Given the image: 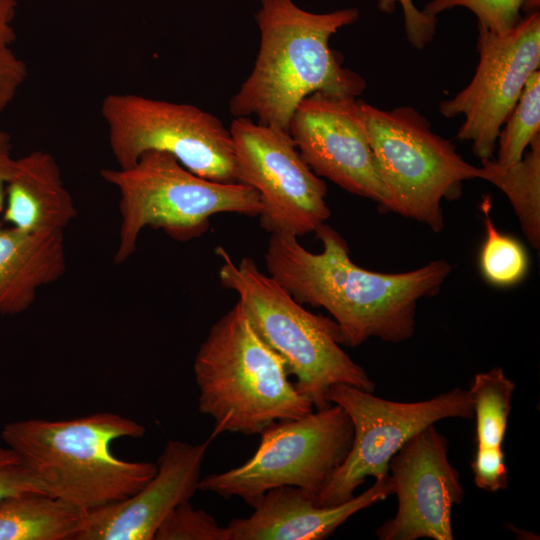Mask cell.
<instances>
[{"mask_svg": "<svg viewBox=\"0 0 540 540\" xmlns=\"http://www.w3.org/2000/svg\"><path fill=\"white\" fill-rule=\"evenodd\" d=\"M323 251L312 253L297 237L272 233L265 264L300 304L326 309L338 324L343 345L356 347L375 337L399 343L415 331L417 303L435 295L452 271L434 260L401 273H381L357 266L344 238L326 223L316 231Z\"/></svg>", "mask_w": 540, "mask_h": 540, "instance_id": "obj_1", "label": "cell"}, {"mask_svg": "<svg viewBox=\"0 0 540 540\" xmlns=\"http://www.w3.org/2000/svg\"><path fill=\"white\" fill-rule=\"evenodd\" d=\"M255 17L259 50L251 73L229 101L235 118L255 116L260 124L288 131L292 114L307 96L358 97L366 88L329 45L332 35L358 20V9L314 13L293 0H260Z\"/></svg>", "mask_w": 540, "mask_h": 540, "instance_id": "obj_2", "label": "cell"}, {"mask_svg": "<svg viewBox=\"0 0 540 540\" xmlns=\"http://www.w3.org/2000/svg\"><path fill=\"white\" fill-rule=\"evenodd\" d=\"M144 434L140 423L100 412L67 420L13 421L3 427L1 438L47 494L90 510L133 495L155 475L157 464L122 460L111 451L115 440Z\"/></svg>", "mask_w": 540, "mask_h": 540, "instance_id": "obj_3", "label": "cell"}, {"mask_svg": "<svg viewBox=\"0 0 540 540\" xmlns=\"http://www.w3.org/2000/svg\"><path fill=\"white\" fill-rule=\"evenodd\" d=\"M193 368L198 408L214 420L213 438L225 432L261 434L276 422L314 411L239 301L211 327Z\"/></svg>", "mask_w": 540, "mask_h": 540, "instance_id": "obj_4", "label": "cell"}, {"mask_svg": "<svg viewBox=\"0 0 540 540\" xmlns=\"http://www.w3.org/2000/svg\"><path fill=\"white\" fill-rule=\"evenodd\" d=\"M215 252L222 262V286L238 295L255 331L282 357L289 375L296 377V389L316 410L331 405L327 394L335 384L375 390L365 370L341 348L342 333L333 319L303 308L252 259L244 257L236 264L224 248Z\"/></svg>", "mask_w": 540, "mask_h": 540, "instance_id": "obj_5", "label": "cell"}, {"mask_svg": "<svg viewBox=\"0 0 540 540\" xmlns=\"http://www.w3.org/2000/svg\"><path fill=\"white\" fill-rule=\"evenodd\" d=\"M100 174L119 193L116 264L134 254L145 227L162 229L171 238L186 241L205 233L213 215L259 216L262 209L252 187L202 178L165 152L147 151L131 166L103 169Z\"/></svg>", "mask_w": 540, "mask_h": 540, "instance_id": "obj_6", "label": "cell"}, {"mask_svg": "<svg viewBox=\"0 0 540 540\" xmlns=\"http://www.w3.org/2000/svg\"><path fill=\"white\" fill-rule=\"evenodd\" d=\"M362 113L379 178L387 194L385 210L443 229L442 200L455 198L462 182L482 179V168L465 161L454 145L432 130L411 106L380 109L362 101Z\"/></svg>", "mask_w": 540, "mask_h": 540, "instance_id": "obj_7", "label": "cell"}, {"mask_svg": "<svg viewBox=\"0 0 540 540\" xmlns=\"http://www.w3.org/2000/svg\"><path fill=\"white\" fill-rule=\"evenodd\" d=\"M353 425L337 404L266 428L254 454L240 466L200 479L198 490L241 498L253 506L267 491L283 486L315 498L347 457Z\"/></svg>", "mask_w": 540, "mask_h": 540, "instance_id": "obj_8", "label": "cell"}, {"mask_svg": "<svg viewBox=\"0 0 540 540\" xmlns=\"http://www.w3.org/2000/svg\"><path fill=\"white\" fill-rule=\"evenodd\" d=\"M101 114L118 167L131 166L147 151H160L202 178L237 182L232 136L215 115L134 93L108 94Z\"/></svg>", "mask_w": 540, "mask_h": 540, "instance_id": "obj_9", "label": "cell"}, {"mask_svg": "<svg viewBox=\"0 0 540 540\" xmlns=\"http://www.w3.org/2000/svg\"><path fill=\"white\" fill-rule=\"evenodd\" d=\"M329 403L348 414L353 441L343 463L323 490L313 498L320 507L341 505L354 497L367 477L387 475L391 457L414 434L446 418L470 419L473 408L468 390L454 388L431 399L397 402L348 384H335Z\"/></svg>", "mask_w": 540, "mask_h": 540, "instance_id": "obj_10", "label": "cell"}, {"mask_svg": "<svg viewBox=\"0 0 540 540\" xmlns=\"http://www.w3.org/2000/svg\"><path fill=\"white\" fill-rule=\"evenodd\" d=\"M229 130L236 181L259 194L266 231L298 237L326 222V184L303 160L288 131L251 118H235Z\"/></svg>", "mask_w": 540, "mask_h": 540, "instance_id": "obj_11", "label": "cell"}, {"mask_svg": "<svg viewBox=\"0 0 540 540\" xmlns=\"http://www.w3.org/2000/svg\"><path fill=\"white\" fill-rule=\"evenodd\" d=\"M479 62L470 83L439 105L447 117L463 115L457 138L480 160L493 158L499 132L530 75L540 66V12L525 15L509 32L478 25Z\"/></svg>", "mask_w": 540, "mask_h": 540, "instance_id": "obj_12", "label": "cell"}, {"mask_svg": "<svg viewBox=\"0 0 540 540\" xmlns=\"http://www.w3.org/2000/svg\"><path fill=\"white\" fill-rule=\"evenodd\" d=\"M353 96L322 92L304 98L288 125L301 157L319 177L386 208L361 108Z\"/></svg>", "mask_w": 540, "mask_h": 540, "instance_id": "obj_13", "label": "cell"}, {"mask_svg": "<svg viewBox=\"0 0 540 540\" xmlns=\"http://www.w3.org/2000/svg\"><path fill=\"white\" fill-rule=\"evenodd\" d=\"M448 439L431 424L410 437L389 461L398 508L376 529L380 540H452V507L461 504L460 474L448 459Z\"/></svg>", "mask_w": 540, "mask_h": 540, "instance_id": "obj_14", "label": "cell"}, {"mask_svg": "<svg viewBox=\"0 0 540 540\" xmlns=\"http://www.w3.org/2000/svg\"><path fill=\"white\" fill-rule=\"evenodd\" d=\"M213 439L196 445L168 440L155 475L133 495L87 510L74 540H154L165 517L198 490Z\"/></svg>", "mask_w": 540, "mask_h": 540, "instance_id": "obj_15", "label": "cell"}, {"mask_svg": "<svg viewBox=\"0 0 540 540\" xmlns=\"http://www.w3.org/2000/svg\"><path fill=\"white\" fill-rule=\"evenodd\" d=\"M394 490L395 483L388 473L349 501L320 507L298 487L274 488L252 506L250 516L229 522L230 540H322L352 515L385 500Z\"/></svg>", "mask_w": 540, "mask_h": 540, "instance_id": "obj_16", "label": "cell"}, {"mask_svg": "<svg viewBox=\"0 0 540 540\" xmlns=\"http://www.w3.org/2000/svg\"><path fill=\"white\" fill-rule=\"evenodd\" d=\"M76 216L72 196L52 154L37 150L16 158L6 187L4 225L29 233L63 232Z\"/></svg>", "mask_w": 540, "mask_h": 540, "instance_id": "obj_17", "label": "cell"}, {"mask_svg": "<svg viewBox=\"0 0 540 540\" xmlns=\"http://www.w3.org/2000/svg\"><path fill=\"white\" fill-rule=\"evenodd\" d=\"M63 232L29 233L0 224V314L26 311L65 272Z\"/></svg>", "mask_w": 540, "mask_h": 540, "instance_id": "obj_18", "label": "cell"}, {"mask_svg": "<svg viewBox=\"0 0 540 540\" xmlns=\"http://www.w3.org/2000/svg\"><path fill=\"white\" fill-rule=\"evenodd\" d=\"M87 510L46 493L0 503V540H74Z\"/></svg>", "mask_w": 540, "mask_h": 540, "instance_id": "obj_19", "label": "cell"}, {"mask_svg": "<svg viewBox=\"0 0 540 540\" xmlns=\"http://www.w3.org/2000/svg\"><path fill=\"white\" fill-rule=\"evenodd\" d=\"M520 161L502 166L495 159L481 160L482 179L500 189L510 201L521 229L534 249L540 246V135Z\"/></svg>", "mask_w": 540, "mask_h": 540, "instance_id": "obj_20", "label": "cell"}, {"mask_svg": "<svg viewBox=\"0 0 540 540\" xmlns=\"http://www.w3.org/2000/svg\"><path fill=\"white\" fill-rule=\"evenodd\" d=\"M515 383L500 367L477 373L468 389L476 418V445L502 446Z\"/></svg>", "mask_w": 540, "mask_h": 540, "instance_id": "obj_21", "label": "cell"}, {"mask_svg": "<svg viewBox=\"0 0 540 540\" xmlns=\"http://www.w3.org/2000/svg\"><path fill=\"white\" fill-rule=\"evenodd\" d=\"M485 239L479 267L484 279L497 287H510L520 283L528 273L527 251L516 238L501 233L491 218L489 199L482 203Z\"/></svg>", "mask_w": 540, "mask_h": 540, "instance_id": "obj_22", "label": "cell"}, {"mask_svg": "<svg viewBox=\"0 0 540 540\" xmlns=\"http://www.w3.org/2000/svg\"><path fill=\"white\" fill-rule=\"evenodd\" d=\"M540 135V70L534 71L497 139V163L510 166L521 160L532 140Z\"/></svg>", "mask_w": 540, "mask_h": 540, "instance_id": "obj_23", "label": "cell"}, {"mask_svg": "<svg viewBox=\"0 0 540 540\" xmlns=\"http://www.w3.org/2000/svg\"><path fill=\"white\" fill-rule=\"evenodd\" d=\"M154 540H230L229 530L190 501L175 507L158 527Z\"/></svg>", "mask_w": 540, "mask_h": 540, "instance_id": "obj_24", "label": "cell"}, {"mask_svg": "<svg viewBox=\"0 0 540 540\" xmlns=\"http://www.w3.org/2000/svg\"><path fill=\"white\" fill-rule=\"evenodd\" d=\"M522 0H431L422 10L436 17L454 7H464L474 13L478 25L496 34L512 30L522 19Z\"/></svg>", "mask_w": 540, "mask_h": 540, "instance_id": "obj_25", "label": "cell"}, {"mask_svg": "<svg viewBox=\"0 0 540 540\" xmlns=\"http://www.w3.org/2000/svg\"><path fill=\"white\" fill-rule=\"evenodd\" d=\"M46 490L22 457L11 447L0 445V503L12 496Z\"/></svg>", "mask_w": 540, "mask_h": 540, "instance_id": "obj_26", "label": "cell"}, {"mask_svg": "<svg viewBox=\"0 0 540 540\" xmlns=\"http://www.w3.org/2000/svg\"><path fill=\"white\" fill-rule=\"evenodd\" d=\"M476 486L488 492H497L508 486V471L502 446L477 445L471 462Z\"/></svg>", "mask_w": 540, "mask_h": 540, "instance_id": "obj_27", "label": "cell"}, {"mask_svg": "<svg viewBox=\"0 0 540 540\" xmlns=\"http://www.w3.org/2000/svg\"><path fill=\"white\" fill-rule=\"evenodd\" d=\"M376 5L385 14H393L398 6L401 7L406 37L413 47L423 49L432 42L436 31V17L416 8L413 0H376Z\"/></svg>", "mask_w": 540, "mask_h": 540, "instance_id": "obj_28", "label": "cell"}, {"mask_svg": "<svg viewBox=\"0 0 540 540\" xmlns=\"http://www.w3.org/2000/svg\"><path fill=\"white\" fill-rule=\"evenodd\" d=\"M27 78V66L11 49L0 44V114L12 102Z\"/></svg>", "mask_w": 540, "mask_h": 540, "instance_id": "obj_29", "label": "cell"}, {"mask_svg": "<svg viewBox=\"0 0 540 540\" xmlns=\"http://www.w3.org/2000/svg\"><path fill=\"white\" fill-rule=\"evenodd\" d=\"M16 158L12 155L10 136L0 131V214L3 212L7 184L13 174Z\"/></svg>", "mask_w": 540, "mask_h": 540, "instance_id": "obj_30", "label": "cell"}, {"mask_svg": "<svg viewBox=\"0 0 540 540\" xmlns=\"http://www.w3.org/2000/svg\"><path fill=\"white\" fill-rule=\"evenodd\" d=\"M17 0H0V44L11 45L16 33L13 21L16 13Z\"/></svg>", "mask_w": 540, "mask_h": 540, "instance_id": "obj_31", "label": "cell"}, {"mask_svg": "<svg viewBox=\"0 0 540 540\" xmlns=\"http://www.w3.org/2000/svg\"><path fill=\"white\" fill-rule=\"evenodd\" d=\"M540 0H522L521 11L525 15L539 11Z\"/></svg>", "mask_w": 540, "mask_h": 540, "instance_id": "obj_32", "label": "cell"}]
</instances>
